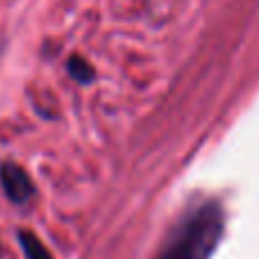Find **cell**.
Returning <instances> with one entry per match:
<instances>
[{
  "instance_id": "1",
  "label": "cell",
  "mask_w": 259,
  "mask_h": 259,
  "mask_svg": "<svg viewBox=\"0 0 259 259\" xmlns=\"http://www.w3.org/2000/svg\"><path fill=\"white\" fill-rule=\"evenodd\" d=\"M223 228L225 221L219 202H202L173 225L155 259H209L223 237Z\"/></svg>"
},
{
  "instance_id": "2",
  "label": "cell",
  "mask_w": 259,
  "mask_h": 259,
  "mask_svg": "<svg viewBox=\"0 0 259 259\" xmlns=\"http://www.w3.org/2000/svg\"><path fill=\"white\" fill-rule=\"evenodd\" d=\"M0 184H3L5 196L14 205H25L34 196V184H32L27 170L23 166L14 164V161H3L0 164Z\"/></svg>"
},
{
  "instance_id": "3",
  "label": "cell",
  "mask_w": 259,
  "mask_h": 259,
  "mask_svg": "<svg viewBox=\"0 0 259 259\" xmlns=\"http://www.w3.org/2000/svg\"><path fill=\"white\" fill-rule=\"evenodd\" d=\"M16 237H18V243H21L25 259H53L48 248L41 243V239L36 237V234L27 232V230H18Z\"/></svg>"
},
{
  "instance_id": "4",
  "label": "cell",
  "mask_w": 259,
  "mask_h": 259,
  "mask_svg": "<svg viewBox=\"0 0 259 259\" xmlns=\"http://www.w3.org/2000/svg\"><path fill=\"white\" fill-rule=\"evenodd\" d=\"M68 68V75L73 77L75 82H82V84H89V82H94V68H91L89 62H84L82 57H71L66 64Z\"/></svg>"
}]
</instances>
